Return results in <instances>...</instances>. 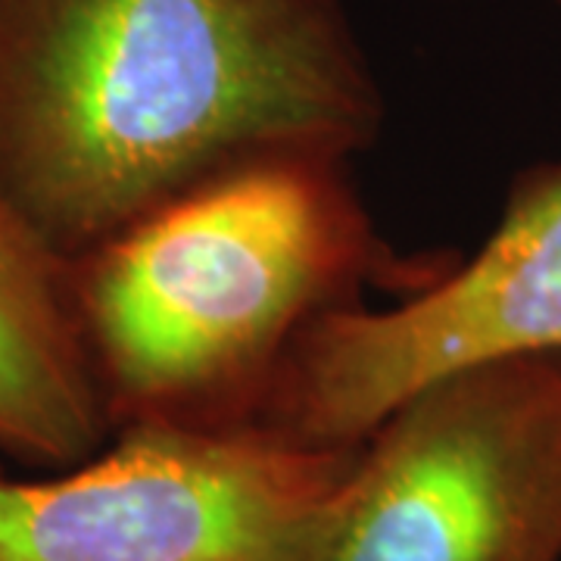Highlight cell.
<instances>
[{
    "instance_id": "obj_6",
    "label": "cell",
    "mask_w": 561,
    "mask_h": 561,
    "mask_svg": "<svg viewBox=\"0 0 561 561\" xmlns=\"http://www.w3.org/2000/svg\"><path fill=\"white\" fill-rule=\"evenodd\" d=\"M110 437L72 260L0 194V461L62 471Z\"/></svg>"
},
{
    "instance_id": "obj_1",
    "label": "cell",
    "mask_w": 561,
    "mask_h": 561,
    "mask_svg": "<svg viewBox=\"0 0 561 561\" xmlns=\"http://www.w3.org/2000/svg\"><path fill=\"white\" fill-rule=\"evenodd\" d=\"M346 0H0V194L69 260L272 157L368 150Z\"/></svg>"
},
{
    "instance_id": "obj_3",
    "label": "cell",
    "mask_w": 561,
    "mask_h": 561,
    "mask_svg": "<svg viewBox=\"0 0 561 561\" xmlns=\"http://www.w3.org/2000/svg\"><path fill=\"white\" fill-rule=\"evenodd\" d=\"M359 446L138 424L47 478L0 461V561H319Z\"/></svg>"
},
{
    "instance_id": "obj_7",
    "label": "cell",
    "mask_w": 561,
    "mask_h": 561,
    "mask_svg": "<svg viewBox=\"0 0 561 561\" xmlns=\"http://www.w3.org/2000/svg\"><path fill=\"white\" fill-rule=\"evenodd\" d=\"M556 3H559V7H561V0H556Z\"/></svg>"
},
{
    "instance_id": "obj_4",
    "label": "cell",
    "mask_w": 561,
    "mask_h": 561,
    "mask_svg": "<svg viewBox=\"0 0 561 561\" xmlns=\"http://www.w3.org/2000/svg\"><path fill=\"white\" fill-rule=\"evenodd\" d=\"M319 561H561V356L402 402L359 446Z\"/></svg>"
},
{
    "instance_id": "obj_5",
    "label": "cell",
    "mask_w": 561,
    "mask_h": 561,
    "mask_svg": "<svg viewBox=\"0 0 561 561\" xmlns=\"http://www.w3.org/2000/svg\"><path fill=\"white\" fill-rule=\"evenodd\" d=\"M561 356V160L522 169L474 256L393 306L319 319L280 368L262 427L353 449L427 383L493 362Z\"/></svg>"
},
{
    "instance_id": "obj_2",
    "label": "cell",
    "mask_w": 561,
    "mask_h": 561,
    "mask_svg": "<svg viewBox=\"0 0 561 561\" xmlns=\"http://www.w3.org/2000/svg\"><path fill=\"white\" fill-rule=\"evenodd\" d=\"M453 256L383 241L350 160L272 157L219 172L72 256L81 337L113 434L260 427L300 337L371 287L412 294Z\"/></svg>"
}]
</instances>
